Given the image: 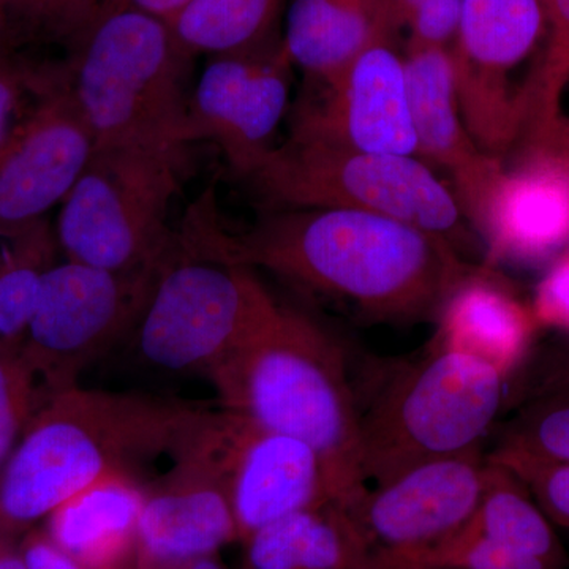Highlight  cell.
<instances>
[{"instance_id":"35","label":"cell","mask_w":569,"mask_h":569,"mask_svg":"<svg viewBox=\"0 0 569 569\" xmlns=\"http://www.w3.org/2000/svg\"><path fill=\"white\" fill-rule=\"evenodd\" d=\"M28 569H91L59 549L47 533L32 531L20 542Z\"/></svg>"},{"instance_id":"27","label":"cell","mask_w":569,"mask_h":569,"mask_svg":"<svg viewBox=\"0 0 569 569\" xmlns=\"http://www.w3.org/2000/svg\"><path fill=\"white\" fill-rule=\"evenodd\" d=\"M490 460L508 468L526 486L553 526L569 530V460L501 443Z\"/></svg>"},{"instance_id":"44","label":"cell","mask_w":569,"mask_h":569,"mask_svg":"<svg viewBox=\"0 0 569 569\" xmlns=\"http://www.w3.org/2000/svg\"><path fill=\"white\" fill-rule=\"evenodd\" d=\"M561 156H563L565 164H567V171H568V178H569V151L568 152H561Z\"/></svg>"},{"instance_id":"9","label":"cell","mask_w":569,"mask_h":569,"mask_svg":"<svg viewBox=\"0 0 569 569\" xmlns=\"http://www.w3.org/2000/svg\"><path fill=\"white\" fill-rule=\"evenodd\" d=\"M272 301L252 269L203 260L179 246L133 331L134 346L149 365L208 377L252 335Z\"/></svg>"},{"instance_id":"30","label":"cell","mask_w":569,"mask_h":569,"mask_svg":"<svg viewBox=\"0 0 569 569\" xmlns=\"http://www.w3.org/2000/svg\"><path fill=\"white\" fill-rule=\"evenodd\" d=\"M503 443L569 460V399L531 400Z\"/></svg>"},{"instance_id":"28","label":"cell","mask_w":569,"mask_h":569,"mask_svg":"<svg viewBox=\"0 0 569 569\" xmlns=\"http://www.w3.org/2000/svg\"><path fill=\"white\" fill-rule=\"evenodd\" d=\"M20 347L0 348V471L40 408L39 389Z\"/></svg>"},{"instance_id":"15","label":"cell","mask_w":569,"mask_h":569,"mask_svg":"<svg viewBox=\"0 0 569 569\" xmlns=\"http://www.w3.org/2000/svg\"><path fill=\"white\" fill-rule=\"evenodd\" d=\"M290 58L279 44L213 56L190 100L189 142L219 146L244 178L271 151L290 97Z\"/></svg>"},{"instance_id":"1","label":"cell","mask_w":569,"mask_h":569,"mask_svg":"<svg viewBox=\"0 0 569 569\" xmlns=\"http://www.w3.org/2000/svg\"><path fill=\"white\" fill-rule=\"evenodd\" d=\"M211 200L187 216L179 244L228 266L261 268L298 287L350 302L376 321L437 316L473 269L448 241L410 223L356 209L268 211L242 233H228Z\"/></svg>"},{"instance_id":"4","label":"cell","mask_w":569,"mask_h":569,"mask_svg":"<svg viewBox=\"0 0 569 569\" xmlns=\"http://www.w3.org/2000/svg\"><path fill=\"white\" fill-rule=\"evenodd\" d=\"M190 58L167 21L112 6L63 63L93 149L187 148Z\"/></svg>"},{"instance_id":"24","label":"cell","mask_w":569,"mask_h":569,"mask_svg":"<svg viewBox=\"0 0 569 569\" xmlns=\"http://www.w3.org/2000/svg\"><path fill=\"white\" fill-rule=\"evenodd\" d=\"M284 0H190L170 22L189 54H231L272 44Z\"/></svg>"},{"instance_id":"18","label":"cell","mask_w":569,"mask_h":569,"mask_svg":"<svg viewBox=\"0 0 569 569\" xmlns=\"http://www.w3.org/2000/svg\"><path fill=\"white\" fill-rule=\"evenodd\" d=\"M490 261L533 266L569 247V178L563 156L526 151L503 171L478 227Z\"/></svg>"},{"instance_id":"3","label":"cell","mask_w":569,"mask_h":569,"mask_svg":"<svg viewBox=\"0 0 569 569\" xmlns=\"http://www.w3.org/2000/svg\"><path fill=\"white\" fill-rule=\"evenodd\" d=\"M208 378L222 410L309 445L337 507L347 511L366 492L358 399L342 348L316 318L274 299Z\"/></svg>"},{"instance_id":"29","label":"cell","mask_w":569,"mask_h":569,"mask_svg":"<svg viewBox=\"0 0 569 569\" xmlns=\"http://www.w3.org/2000/svg\"><path fill=\"white\" fill-rule=\"evenodd\" d=\"M403 557L433 569H552L545 561L467 529L459 530L417 556Z\"/></svg>"},{"instance_id":"43","label":"cell","mask_w":569,"mask_h":569,"mask_svg":"<svg viewBox=\"0 0 569 569\" xmlns=\"http://www.w3.org/2000/svg\"><path fill=\"white\" fill-rule=\"evenodd\" d=\"M7 2L9 0H0V24L3 26V11H6Z\"/></svg>"},{"instance_id":"13","label":"cell","mask_w":569,"mask_h":569,"mask_svg":"<svg viewBox=\"0 0 569 569\" xmlns=\"http://www.w3.org/2000/svg\"><path fill=\"white\" fill-rule=\"evenodd\" d=\"M485 471L479 448L426 460L367 488L346 512L369 552L417 556L467 526L485 489Z\"/></svg>"},{"instance_id":"10","label":"cell","mask_w":569,"mask_h":569,"mask_svg":"<svg viewBox=\"0 0 569 569\" xmlns=\"http://www.w3.org/2000/svg\"><path fill=\"white\" fill-rule=\"evenodd\" d=\"M546 32L541 0H462L455 48L460 112L479 148L501 159L522 134L509 73Z\"/></svg>"},{"instance_id":"2","label":"cell","mask_w":569,"mask_h":569,"mask_svg":"<svg viewBox=\"0 0 569 569\" xmlns=\"http://www.w3.org/2000/svg\"><path fill=\"white\" fill-rule=\"evenodd\" d=\"M204 406L142 392L77 387L33 415L0 471V533L17 538L108 475L176 455L211 419Z\"/></svg>"},{"instance_id":"20","label":"cell","mask_w":569,"mask_h":569,"mask_svg":"<svg viewBox=\"0 0 569 569\" xmlns=\"http://www.w3.org/2000/svg\"><path fill=\"white\" fill-rule=\"evenodd\" d=\"M397 33L391 0H291L282 47L291 63L328 84L367 48Z\"/></svg>"},{"instance_id":"11","label":"cell","mask_w":569,"mask_h":569,"mask_svg":"<svg viewBox=\"0 0 569 569\" xmlns=\"http://www.w3.org/2000/svg\"><path fill=\"white\" fill-rule=\"evenodd\" d=\"M92 153L93 137L66 67L50 63L37 103L0 146V231L39 222L66 201Z\"/></svg>"},{"instance_id":"23","label":"cell","mask_w":569,"mask_h":569,"mask_svg":"<svg viewBox=\"0 0 569 569\" xmlns=\"http://www.w3.org/2000/svg\"><path fill=\"white\" fill-rule=\"evenodd\" d=\"M463 529L545 561L552 569H563L568 561L553 523L526 486L489 458L477 511Z\"/></svg>"},{"instance_id":"33","label":"cell","mask_w":569,"mask_h":569,"mask_svg":"<svg viewBox=\"0 0 569 569\" xmlns=\"http://www.w3.org/2000/svg\"><path fill=\"white\" fill-rule=\"evenodd\" d=\"M47 63L24 61L11 51H0V146L13 129L26 93L36 92L43 81Z\"/></svg>"},{"instance_id":"25","label":"cell","mask_w":569,"mask_h":569,"mask_svg":"<svg viewBox=\"0 0 569 569\" xmlns=\"http://www.w3.org/2000/svg\"><path fill=\"white\" fill-rule=\"evenodd\" d=\"M58 252L47 217L20 230L0 231V348L21 346L41 280L58 263Z\"/></svg>"},{"instance_id":"22","label":"cell","mask_w":569,"mask_h":569,"mask_svg":"<svg viewBox=\"0 0 569 569\" xmlns=\"http://www.w3.org/2000/svg\"><path fill=\"white\" fill-rule=\"evenodd\" d=\"M244 545L242 569H353L369 553L353 520L336 505L288 516Z\"/></svg>"},{"instance_id":"8","label":"cell","mask_w":569,"mask_h":569,"mask_svg":"<svg viewBox=\"0 0 569 569\" xmlns=\"http://www.w3.org/2000/svg\"><path fill=\"white\" fill-rule=\"evenodd\" d=\"M167 263L111 272L66 260L48 269L20 347L40 406L80 387L88 367L133 335Z\"/></svg>"},{"instance_id":"5","label":"cell","mask_w":569,"mask_h":569,"mask_svg":"<svg viewBox=\"0 0 569 569\" xmlns=\"http://www.w3.org/2000/svg\"><path fill=\"white\" fill-rule=\"evenodd\" d=\"M508 378L471 356L430 347L397 366L359 406L366 482L478 449L503 407Z\"/></svg>"},{"instance_id":"6","label":"cell","mask_w":569,"mask_h":569,"mask_svg":"<svg viewBox=\"0 0 569 569\" xmlns=\"http://www.w3.org/2000/svg\"><path fill=\"white\" fill-rule=\"evenodd\" d=\"M244 179L268 211L380 213L441 236L452 246L462 231L456 193L413 156L356 151L291 133L290 140L266 152Z\"/></svg>"},{"instance_id":"45","label":"cell","mask_w":569,"mask_h":569,"mask_svg":"<svg viewBox=\"0 0 569 569\" xmlns=\"http://www.w3.org/2000/svg\"><path fill=\"white\" fill-rule=\"evenodd\" d=\"M541 2H542V6H545V0H541Z\"/></svg>"},{"instance_id":"32","label":"cell","mask_w":569,"mask_h":569,"mask_svg":"<svg viewBox=\"0 0 569 569\" xmlns=\"http://www.w3.org/2000/svg\"><path fill=\"white\" fill-rule=\"evenodd\" d=\"M530 309L539 329L569 336V247L546 269Z\"/></svg>"},{"instance_id":"40","label":"cell","mask_w":569,"mask_h":569,"mask_svg":"<svg viewBox=\"0 0 569 569\" xmlns=\"http://www.w3.org/2000/svg\"><path fill=\"white\" fill-rule=\"evenodd\" d=\"M353 569H391V567H389L388 561L383 557L369 552L366 559L359 561Z\"/></svg>"},{"instance_id":"39","label":"cell","mask_w":569,"mask_h":569,"mask_svg":"<svg viewBox=\"0 0 569 569\" xmlns=\"http://www.w3.org/2000/svg\"><path fill=\"white\" fill-rule=\"evenodd\" d=\"M378 553V556L383 557V559L388 561V565L391 567V569H433L426 567V565L419 563L417 560L410 559V557L395 556V553Z\"/></svg>"},{"instance_id":"16","label":"cell","mask_w":569,"mask_h":569,"mask_svg":"<svg viewBox=\"0 0 569 569\" xmlns=\"http://www.w3.org/2000/svg\"><path fill=\"white\" fill-rule=\"evenodd\" d=\"M317 102L301 104L293 134L356 151L415 156L406 59L395 41H381L355 58Z\"/></svg>"},{"instance_id":"34","label":"cell","mask_w":569,"mask_h":569,"mask_svg":"<svg viewBox=\"0 0 569 569\" xmlns=\"http://www.w3.org/2000/svg\"><path fill=\"white\" fill-rule=\"evenodd\" d=\"M531 400L569 399V346L549 353L529 381Z\"/></svg>"},{"instance_id":"12","label":"cell","mask_w":569,"mask_h":569,"mask_svg":"<svg viewBox=\"0 0 569 569\" xmlns=\"http://www.w3.org/2000/svg\"><path fill=\"white\" fill-rule=\"evenodd\" d=\"M217 419L219 411H213L162 478L146 486L137 530L142 569L186 568L239 539L217 458Z\"/></svg>"},{"instance_id":"38","label":"cell","mask_w":569,"mask_h":569,"mask_svg":"<svg viewBox=\"0 0 569 569\" xmlns=\"http://www.w3.org/2000/svg\"><path fill=\"white\" fill-rule=\"evenodd\" d=\"M419 2H421V0H391L392 17H395L399 32L406 28L411 13L417 9Z\"/></svg>"},{"instance_id":"41","label":"cell","mask_w":569,"mask_h":569,"mask_svg":"<svg viewBox=\"0 0 569 569\" xmlns=\"http://www.w3.org/2000/svg\"><path fill=\"white\" fill-rule=\"evenodd\" d=\"M186 569H223L219 561L213 560L212 557L208 559H201L193 561V563L187 565Z\"/></svg>"},{"instance_id":"19","label":"cell","mask_w":569,"mask_h":569,"mask_svg":"<svg viewBox=\"0 0 569 569\" xmlns=\"http://www.w3.org/2000/svg\"><path fill=\"white\" fill-rule=\"evenodd\" d=\"M433 348L486 362L509 378L529 355L538 331L523 305L488 268H473L438 310Z\"/></svg>"},{"instance_id":"14","label":"cell","mask_w":569,"mask_h":569,"mask_svg":"<svg viewBox=\"0 0 569 569\" xmlns=\"http://www.w3.org/2000/svg\"><path fill=\"white\" fill-rule=\"evenodd\" d=\"M216 451L242 541L288 516L336 505L323 462L298 438L219 410Z\"/></svg>"},{"instance_id":"31","label":"cell","mask_w":569,"mask_h":569,"mask_svg":"<svg viewBox=\"0 0 569 569\" xmlns=\"http://www.w3.org/2000/svg\"><path fill=\"white\" fill-rule=\"evenodd\" d=\"M462 0H421L411 13L407 50L449 48L458 36Z\"/></svg>"},{"instance_id":"7","label":"cell","mask_w":569,"mask_h":569,"mask_svg":"<svg viewBox=\"0 0 569 569\" xmlns=\"http://www.w3.org/2000/svg\"><path fill=\"white\" fill-rule=\"evenodd\" d=\"M187 148L93 149L59 213L56 239L66 260L111 272L164 264L179 249L168 227L181 189Z\"/></svg>"},{"instance_id":"36","label":"cell","mask_w":569,"mask_h":569,"mask_svg":"<svg viewBox=\"0 0 569 569\" xmlns=\"http://www.w3.org/2000/svg\"><path fill=\"white\" fill-rule=\"evenodd\" d=\"M189 2L190 0H114L112 6L132 7V9L146 11V13L153 14L170 24L176 14Z\"/></svg>"},{"instance_id":"17","label":"cell","mask_w":569,"mask_h":569,"mask_svg":"<svg viewBox=\"0 0 569 569\" xmlns=\"http://www.w3.org/2000/svg\"><path fill=\"white\" fill-rule=\"evenodd\" d=\"M403 59L417 153L451 176L462 213L478 228L503 174V160L482 151L468 132L451 48L407 50Z\"/></svg>"},{"instance_id":"42","label":"cell","mask_w":569,"mask_h":569,"mask_svg":"<svg viewBox=\"0 0 569 569\" xmlns=\"http://www.w3.org/2000/svg\"><path fill=\"white\" fill-rule=\"evenodd\" d=\"M0 51H9L6 47V39H3V26L0 24Z\"/></svg>"},{"instance_id":"37","label":"cell","mask_w":569,"mask_h":569,"mask_svg":"<svg viewBox=\"0 0 569 569\" xmlns=\"http://www.w3.org/2000/svg\"><path fill=\"white\" fill-rule=\"evenodd\" d=\"M0 569H28L14 537L0 533Z\"/></svg>"},{"instance_id":"26","label":"cell","mask_w":569,"mask_h":569,"mask_svg":"<svg viewBox=\"0 0 569 569\" xmlns=\"http://www.w3.org/2000/svg\"><path fill=\"white\" fill-rule=\"evenodd\" d=\"M114 0H9L3 39L9 51L22 47L62 48L74 54Z\"/></svg>"},{"instance_id":"21","label":"cell","mask_w":569,"mask_h":569,"mask_svg":"<svg viewBox=\"0 0 569 569\" xmlns=\"http://www.w3.org/2000/svg\"><path fill=\"white\" fill-rule=\"evenodd\" d=\"M146 486L129 473L108 475L74 493L47 519V537L91 569H116L137 552Z\"/></svg>"}]
</instances>
